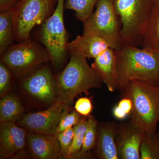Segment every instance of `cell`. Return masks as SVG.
Returning <instances> with one entry per match:
<instances>
[{"instance_id":"obj_1","label":"cell","mask_w":159,"mask_h":159,"mask_svg":"<svg viewBox=\"0 0 159 159\" xmlns=\"http://www.w3.org/2000/svg\"><path fill=\"white\" fill-rule=\"evenodd\" d=\"M117 89L122 91L132 81L159 85V55L148 49L122 45L115 50Z\"/></svg>"},{"instance_id":"obj_2","label":"cell","mask_w":159,"mask_h":159,"mask_svg":"<svg viewBox=\"0 0 159 159\" xmlns=\"http://www.w3.org/2000/svg\"><path fill=\"white\" fill-rule=\"evenodd\" d=\"M70 54L68 63L55 77L57 85L56 101L69 106L73 104L77 95L91 89L100 88L102 83L97 72L89 64L87 58L79 54Z\"/></svg>"},{"instance_id":"obj_3","label":"cell","mask_w":159,"mask_h":159,"mask_svg":"<svg viewBox=\"0 0 159 159\" xmlns=\"http://www.w3.org/2000/svg\"><path fill=\"white\" fill-rule=\"evenodd\" d=\"M132 102L131 122L145 133L157 131L159 122V85L131 81L121 91Z\"/></svg>"},{"instance_id":"obj_4","label":"cell","mask_w":159,"mask_h":159,"mask_svg":"<svg viewBox=\"0 0 159 159\" xmlns=\"http://www.w3.org/2000/svg\"><path fill=\"white\" fill-rule=\"evenodd\" d=\"M156 0H112L121 25L122 45L142 46Z\"/></svg>"},{"instance_id":"obj_5","label":"cell","mask_w":159,"mask_h":159,"mask_svg":"<svg viewBox=\"0 0 159 159\" xmlns=\"http://www.w3.org/2000/svg\"><path fill=\"white\" fill-rule=\"evenodd\" d=\"M1 55V61L20 79H25L50 61L46 48L30 38L10 46Z\"/></svg>"},{"instance_id":"obj_6","label":"cell","mask_w":159,"mask_h":159,"mask_svg":"<svg viewBox=\"0 0 159 159\" xmlns=\"http://www.w3.org/2000/svg\"><path fill=\"white\" fill-rule=\"evenodd\" d=\"M56 8L52 14L42 24L40 40L50 56L55 68L61 66L68 52L67 34L64 23L65 0H57Z\"/></svg>"},{"instance_id":"obj_7","label":"cell","mask_w":159,"mask_h":159,"mask_svg":"<svg viewBox=\"0 0 159 159\" xmlns=\"http://www.w3.org/2000/svg\"><path fill=\"white\" fill-rule=\"evenodd\" d=\"M83 25V34L101 38L115 50L122 47L121 25L112 0H99Z\"/></svg>"},{"instance_id":"obj_8","label":"cell","mask_w":159,"mask_h":159,"mask_svg":"<svg viewBox=\"0 0 159 159\" xmlns=\"http://www.w3.org/2000/svg\"><path fill=\"white\" fill-rule=\"evenodd\" d=\"M52 0H19L11 10L14 40L30 38L32 29L42 25L54 11Z\"/></svg>"},{"instance_id":"obj_9","label":"cell","mask_w":159,"mask_h":159,"mask_svg":"<svg viewBox=\"0 0 159 159\" xmlns=\"http://www.w3.org/2000/svg\"><path fill=\"white\" fill-rule=\"evenodd\" d=\"M70 110V106L56 101L46 110L26 114L17 124L29 132L56 134L60 120Z\"/></svg>"},{"instance_id":"obj_10","label":"cell","mask_w":159,"mask_h":159,"mask_svg":"<svg viewBox=\"0 0 159 159\" xmlns=\"http://www.w3.org/2000/svg\"><path fill=\"white\" fill-rule=\"evenodd\" d=\"M23 88L30 96L46 103H54L57 96L55 76L48 66L43 65L23 80Z\"/></svg>"},{"instance_id":"obj_11","label":"cell","mask_w":159,"mask_h":159,"mask_svg":"<svg viewBox=\"0 0 159 159\" xmlns=\"http://www.w3.org/2000/svg\"><path fill=\"white\" fill-rule=\"evenodd\" d=\"M26 130L15 122L0 124V159H19L26 157Z\"/></svg>"},{"instance_id":"obj_12","label":"cell","mask_w":159,"mask_h":159,"mask_svg":"<svg viewBox=\"0 0 159 159\" xmlns=\"http://www.w3.org/2000/svg\"><path fill=\"white\" fill-rule=\"evenodd\" d=\"M144 134L131 121L119 125L116 141L119 159H141L140 147Z\"/></svg>"},{"instance_id":"obj_13","label":"cell","mask_w":159,"mask_h":159,"mask_svg":"<svg viewBox=\"0 0 159 159\" xmlns=\"http://www.w3.org/2000/svg\"><path fill=\"white\" fill-rule=\"evenodd\" d=\"M29 151L34 159H56L61 157V147L56 134L27 133Z\"/></svg>"},{"instance_id":"obj_14","label":"cell","mask_w":159,"mask_h":159,"mask_svg":"<svg viewBox=\"0 0 159 159\" xmlns=\"http://www.w3.org/2000/svg\"><path fill=\"white\" fill-rule=\"evenodd\" d=\"M119 125L115 122L100 123L97 126L96 154L100 159H119L116 138Z\"/></svg>"},{"instance_id":"obj_15","label":"cell","mask_w":159,"mask_h":159,"mask_svg":"<svg viewBox=\"0 0 159 159\" xmlns=\"http://www.w3.org/2000/svg\"><path fill=\"white\" fill-rule=\"evenodd\" d=\"M92 67L107 87L113 92L117 89L116 60L115 50L110 48L94 58Z\"/></svg>"},{"instance_id":"obj_16","label":"cell","mask_w":159,"mask_h":159,"mask_svg":"<svg viewBox=\"0 0 159 159\" xmlns=\"http://www.w3.org/2000/svg\"><path fill=\"white\" fill-rule=\"evenodd\" d=\"M110 48L101 38L83 34L68 43V51L70 54H79L87 58L94 59Z\"/></svg>"},{"instance_id":"obj_17","label":"cell","mask_w":159,"mask_h":159,"mask_svg":"<svg viewBox=\"0 0 159 159\" xmlns=\"http://www.w3.org/2000/svg\"><path fill=\"white\" fill-rule=\"evenodd\" d=\"M142 48L159 55V1L156 0L151 16L143 37Z\"/></svg>"},{"instance_id":"obj_18","label":"cell","mask_w":159,"mask_h":159,"mask_svg":"<svg viewBox=\"0 0 159 159\" xmlns=\"http://www.w3.org/2000/svg\"><path fill=\"white\" fill-rule=\"evenodd\" d=\"M24 111L21 102L15 94L8 93L1 97L0 122H15L22 116Z\"/></svg>"},{"instance_id":"obj_19","label":"cell","mask_w":159,"mask_h":159,"mask_svg":"<svg viewBox=\"0 0 159 159\" xmlns=\"http://www.w3.org/2000/svg\"><path fill=\"white\" fill-rule=\"evenodd\" d=\"M14 40L13 20L11 11H0V54L11 46Z\"/></svg>"},{"instance_id":"obj_20","label":"cell","mask_w":159,"mask_h":159,"mask_svg":"<svg viewBox=\"0 0 159 159\" xmlns=\"http://www.w3.org/2000/svg\"><path fill=\"white\" fill-rule=\"evenodd\" d=\"M98 122L90 115L88 116L87 126L81 150L72 159H84L89 157L92 149L96 147Z\"/></svg>"},{"instance_id":"obj_21","label":"cell","mask_w":159,"mask_h":159,"mask_svg":"<svg viewBox=\"0 0 159 159\" xmlns=\"http://www.w3.org/2000/svg\"><path fill=\"white\" fill-rule=\"evenodd\" d=\"M99 0H65V9L75 11V16L84 23L93 12L94 7Z\"/></svg>"},{"instance_id":"obj_22","label":"cell","mask_w":159,"mask_h":159,"mask_svg":"<svg viewBox=\"0 0 159 159\" xmlns=\"http://www.w3.org/2000/svg\"><path fill=\"white\" fill-rule=\"evenodd\" d=\"M141 159H159V131L145 133L140 147Z\"/></svg>"},{"instance_id":"obj_23","label":"cell","mask_w":159,"mask_h":159,"mask_svg":"<svg viewBox=\"0 0 159 159\" xmlns=\"http://www.w3.org/2000/svg\"><path fill=\"white\" fill-rule=\"evenodd\" d=\"M87 122L88 117L82 116L79 122L74 126V139L66 159H72L81 150L87 126Z\"/></svg>"},{"instance_id":"obj_24","label":"cell","mask_w":159,"mask_h":159,"mask_svg":"<svg viewBox=\"0 0 159 159\" xmlns=\"http://www.w3.org/2000/svg\"><path fill=\"white\" fill-rule=\"evenodd\" d=\"M74 134V127L67 128L57 134V140L61 147V157L66 159L72 145Z\"/></svg>"},{"instance_id":"obj_25","label":"cell","mask_w":159,"mask_h":159,"mask_svg":"<svg viewBox=\"0 0 159 159\" xmlns=\"http://www.w3.org/2000/svg\"><path fill=\"white\" fill-rule=\"evenodd\" d=\"M12 72L5 63L0 62V97L8 93L11 88Z\"/></svg>"},{"instance_id":"obj_26","label":"cell","mask_w":159,"mask_h":159,"mask_svg":"<svg viewBox=\"0 0 159 159\" xmlns=\"http://www.w3.org/2000/svg\"><path fill=\"white\" fill-rule=\"evenodd\" d=\"M82 116L75 110L68 111L61 117L57 129V134L70 127H74L79 122Z\"/></svg>"},{"instance_id":"obj_27","label":"cell","mask_w":159,"mask_h":159,"mask_svg":"<svg viewBox=\"0 0 159 159\" xmlns=\"http://www.w3.org/2000/svg\"><path fill=\"white\" fill-rule=\"evenodd\" d=\"M74 109L81 116L88 117L90 115L93 110L92 101L87 97L79 98L75 102Z\"/></svg>"},{"instance_id":"obj_28","label":"cell","mask_w":159,"mask_h":159,"mask_svg":"<svg viewBox=\"0 0 159 159\" xmlns=\"http://www.w3.org/2000/svg\"><path fill=\"white\" fill-rule=\"evenodd\" d=\"M118 105L122 110L128 115H130L132 110L133 104L131 100L128 98H122Z\"/></svg>"},{"instance_id":"obj_29","label":"cell","mask_w":159,"mask_h":159,"mask_svg":"<svg viewBox=\"0 0 159 159\" xmlns=\"http://www.w3.org/2000/svg\"><path fill=\"white\" fill-rule=\"evenodd\" d=\"M19 0H0V11H11Z\"/></svg>"},{"instance_id":"obj_30","label":"cell","mask_w":159,"mask_h":159,"mask_svg":"<svg viewBox=\"0 0 159 159\" xmlns=\"http://www.w3.org/2000/svg\"><path fill=\"white\" fill-rule=\"evenodd\" d=\"M113 114L114 117L119 120L125 119L128 116V114L122 110L118 105L114 107L113 110Z\"/></svg>"},{"instance_id":"obj_31","label":"cell","mask_w":159,"mask_h":159,"mask_svg":"<svg viewBox=\"0 0 159 159\" xmlns=\"http://www.w3.org/2000/svg\"><path fill=\"white\" fill-rule=\"evenodd\" d=\"M52 1H53V2H54V3H55V2H56V1H57V0H52Z\"/></svg>"},{"instance_id":"obj_32","label":"cell","mask_w":159,"mask_h":159,"mask_svg":"<svg viewBox=\"0 0 159 159\" xmlns=\"http://www.w3.org/2000/svg\"></svg>"}]
</instances>
